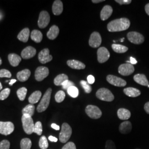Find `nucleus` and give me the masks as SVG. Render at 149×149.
<instances>
[{
	"mask_svg": "<svg viewBox=\"0 0 149 149\" xmlns=\"http://www.w3.org/2000/svg\"><path fill=\"white\" fill-rule=\"evenodd\" d=\"M74 86V84L73 82L69 81V80H67L63 83V84L62 85V87L64 90H68L70 87H71V86Z\"/></svg>",
	"mask_w": 149,
	"mask_h": 149,
	"instance_id": "43",
	"label": "nucleus"
},
{
	"mask_svg": "<svg viewBox=\"0 0 149 149\" xmlns=\"http://www.w3.org/2000/svg\"><path fill=\"white\" fill-rule=\"evenodd\" d=\"M14 129V124L11 122H0V134L8 135L12 133Z\"/></svg>",
	"mask_w": 149,
	"mask_h": 149,
	"instance_id": "8",
	"label": "nucleus"
},
{
	"mask_svg": "<svg viewBox=\"0 0 149 149\" xmlns=\"http://www.w3.org/2000/svg\"><path fill=\"white\" fill-rule=\"evenodd\" d=\"M2 63V60H1V58H0V66L1 65V64Z\"/></svg>",
	"mask_w": 149,
	"mask_h": 149,
	"instance_id": "56",
	"label": "nucleus"
},
{
	"mask_svg": "<svg viewBox=\"0 0 149 149\" xmlns=\"http://www.w3.org/2000/svg\"><path fill=\"white\" fill-rule=\"evenodd\" d=\"M144 109H145V112H146L148 114H149V102L145 104Z\"/></svg>",
	"mask_w": 149,
	"mask_h": 149,
	"instance_id": "48",
	"label": "nucleus"
},
{
	"mask_svg": "<svg viewBox=\"0 0 149 149\" xmlns=\"http://www.w3.org/2000/svg\"><path fill=\"white\" fill-rule=\"evenodd\" d=\"M130 26V22L127 18H121L110 22L107 25L109 32H117L128 29Z\"/></svg>",
	"mask_w": 149,
	"mask_h": 149,
	"instance_id": "1",
	"label": "nucleus"
},
{
	"mask_svg": "<svg viewBox=\"0 0 149 149\" xmlns=\"http://www.w3.org/2000/svg\"><path fill=\"white\" fill-rule=\"evenodd\" d=\"M113 13V8L111 6L106 5L103 7L101 11V19L102 21H105L108 19Z\"/></svg>",
	"mask_w": 149,
	"mask_h": 149,
	"instance_id": "17",
	"label": "nucleus"
},
{
	"mask_svg": "<svg viewBox=\"0 0 149 149\" xmlns=\"http://www.w3.org/2000/svg\"><path fill=\"white\" fill-rule=\"evenodd\" d=\"M1 13H0V18H1Z\"/></svg>",
	"mask_w": 149,
	"mask_h": 149,
	"instance_id": "58",
	"label": "nucleus"
},
{
	"mask_svg": "<svg viewBox=\"0 0 149 149\" xmlns=\"http://www.w3.org/2000/svg\"><path fill=\"white\" fill-rule=\"evenodd\" d=\"M145 12L147 13V15L149 16V3L146 5L145 7Z\"/></svg>",
	"mask_w": 149,
	"mask_h": 149,
	"instance_id": "52",
	"label": "nucleus"
},
{
	"mask_svg": "<svg viewBox=\"0 0 149 149\" xmlns=\"http://www.w3.org/2000/svg\"><path fill=\"white\" fill-rule=\"evenodd\" d=\"M130 64H132V65H134V64H137V61L133 57H130Z\"/></svg>",
	"mask_w": 149,
	"mask_h": 149,
	"instance_id": "49",
	"label": "nucleus"
},
{
	"mask_svg": "<svg viewBox=\"0 0 149 149\" xmlns=\"http://www.w3.org/2000/svg\"><path fill=\"white\" fill-rule=\"evenodd\" d=\"M52 11L54 15L55 16L61 15L63 11V2L60 0L55 1L52 6Z\"/></svg>",
	"mask_w": 149,
	"mask_h": 149,
	"instance_id": "18",
	"label": "nucleus"
},
{
	"mask_svg": "<svg viewBox=\"0 0 149 149\" xmlns=\"http://www.w3.org/2000/svg\"><path fill=\"white\" fill-rule=\"evenodd\" d=\"M65 98V93L63 91H59L56 93L55 96V101L58 103L62 102L64 101Z\"/></svg>",
	"mask_w": 149,
	"mask_h": 149,
	"instance_id": "38",
	"label": "nucleus"
},
{
	"mask_svg": "<svg viewBox=\"0 0 149 149\" xmlns=\"http://www.w3.org/2000/svg\"><path fill=\"white\" fill-rule=\"evenodd\" d=\"M95 81V77H94L93 76H92V75L88 76V77H87V82H88V84L90 85L93 84Z\"/></svg>",
	"mask_w": 149,
	"mask_h": 149,
	"instance_id": "47",
	"label": "nucleus"
},
{
	"mask_svg": "<svg viewBox=\"0 0 149 149\" xmlns=\"http://www.w3.org/2000/svg\"><path fill=\"white\" fill-rule=\"evenodd\" d=\"M50 51L48 48L42 50L38 54V59L42 64H46L52 60L53 56L50 55Z\"/></svg>",
	"mask_w": 149,
	"mask_h": 149,
	"instance_id": "15",
	"label": "nucleus"
},
{
	"mask_svg": "<svg viewBox=\"0 0 149 149\" xmlns=\"http://www.w3.org/2000/svg\"><path fill=\"white\" fill-rule=\"evenodd\" d=\"M49 74V70L48 68L39 66L35 71V78L37 81H42L45 79Z\"/></svg>",
	"mask_w": 149,
	"mask_h": 149,
	"instance_id": "12",
	"label": "nucleus"
},
{
	"mask_svg": "<svg viewBox=\"0 0 149 149\" xmlns=\"http://www.w3.org/2000/svg\"><path fill=\"white\" fill-rule=\"evenodd\" d=\"M110 58V53L108 49L101 47L97 50V60L100 63H104Z\"/></svg>",
	"mask_w": 149,
	"mask_h": 149,
	"instance_id": "13",
	"label": "nucleus"
},
{
	"mask_svg": "<svg viewBox=\"0 0 149 149\" xmlns=\"http://www.w3.org/2000/svg\"><path fill=\"white\" fill-rule=\"evenodd\" d=\"M105 149H116L114 143L111 140H107L106 144Z\"/></svg>",
	"mask_w": 149,
	"mask_h": 149,
	"instance_id": "44",
	"label": "nucleus"
},
{
	"mask_svg": "<svg viewBox=\"0 0 149 149\" xmlns=\"http://www.w3.org/2000/svg\"><path fill=\"white\" fill-rule=\"evenodd\" d=\"M52 128H53L54 129H55V130H60V127H59V125H56V124H52Z\"/></svg>",
	"mask_w": 149,
	"mask_h": 149,
	"instance_id": "51",
	"label": "nucleus"
},
{
	"mask_svg": "<svg viewBox=\"0 0 149 149\" xmlns=\"http://www.w3.org/2000/svg\"><path fill=\"white\" fill-rule=\"evenodd\" d=\"M61 149H76V145L73 142H69L65 144Z\"/></svg>",
	"mask_w": 149,
	"mask_h": 149,
	"instance_id": "45",
	"label": "nucleus"
},
{
	"mask_svg": "<svg viewBox=\"0 0 149 149\" xmlns=\"http://www.w3.org/2000/svg\"><path fill=\"white\" fill-rule=\"evenodd\" d=\"M134 67L131 64H123L120 65L118 68V72L123 76H129L134 72Z\"/></svg>",
	"mask_w": 149,
	"mask_h": 149,
	"instance_id": "14",
	"label": "nucleus"
},
{
	"mask_svg": "<svg viewBox=\"0 0 149 149\" xmlns=\"http://www.w3.org/2000/svg\"><path fill=\"white\" fill-rule=\"evenodd\" d=\"M124 38H123L122 39H120V41H121V42H123V41H124Z\"/></svg>",
	"mask_w": 149,
	"mask_h": 149,
	"instance_id": "57",
	"label": "nucleus"
},
{
	"mask_svg": "<svg viewBox=\"0 0 149 149\" xmlns=\"http://www.w3.org/2000/svg\"><path fill=\"white\" fill-rule=\"evenodd\" d=\"M106 79L110 84L117 87H124L127 85V82L125 80L114 75L109 74L107 76Z\"/></svg>",
	"mask_w": 149,
	"mask_h": 149,
	"instance_id": "11",
	"label": "nucleus"
},
{
	"mask_svg": "<svg viewBox=\"0 0 149 149\" xmlns=\"http://www.w3.org/2000/svg\"><path fill=\"white\" fill-rule=\"evenodd\" d=\"M34 133L37 134L38 135H41L43 133L42 124L40 122H37L34 124Z\"/></svg>",
	"mask_w": 149,
	"mask_h": 149,
	"instance_id": "37",
	"label": "nucleus"
},
{
	"mask_svg": "<svg viewBox=\"0 0 149 149\" xmlns=\"http://www.w3.org/2000/svg\"><path fill=\"white\" fill-rule=\"evenodd\" d=\"M85 112L89 117L94 119L100 118L102 115L100 109L98 107L93 105H88L86 107Z\"/></svg>",
	"mask_w": 149,
	"mask_h": 149,
	"instance_id": "6",
	"label": "nucleus"
},
{
	"mask_svg": "<svg viewBox=\"0 0 149 149\" xmlns=\"http://www.w3.org/2000/svg\"><path fill=\"white\" fill-rule=\"evenodd\" d=\"M129 41L135 44H141L145 40L144 37L140 33L136 32H130L127 34Z\"/></svg>",
	"mask_w": 149,
	"mask_h": 149,
	"instance_id": "7",
	"label": "nucleus"
},
{
	"mask_svg": "<svg viewBox=\"0 0 149 149\" xmlns=\"http://www.w3.org/2000/svg\"><path fill=\"white\" fill-rule=\"evenodd\" d=\"M67 64L70 68L73 69H84L86 68L85 64L76 60H69L67 61Z\"/></svg>",
	"mask_w": 149,
	"mask_h": 149,
	"instance_id": "19",
	"label": "nucleus"
},
{
	"mask_svg": "<svg viewBox=\"0 0 149 149\" xmlns=\"http://www.w3.org/2000/svg\"><path fill=\"white\" fill-rule=\"evenodd\" d=\"M29 35H30L29 29L28 28H26L19 32V33L17 36V38L22 42L26 43L28 40Z\"/></svg>",
	"mask_w": 149,
	"mask_h": 149,
	"instance_id": "24",
	"label": "nucleus"
},
{
	"mask_svg": "<svg viewBox=\"0 0 149 149\" xmlns=\"http://www.w3.org/2000/svg\"><path fill=\"white\" fill-rule=\"evenodd\" d=\"M49 140L52 142H57L58 141V139L54 136H49Z\"/></svg>",
	"mask_w": 149,
	"mask_h": 149,
	"instance_id": "50",
	"label": "nucleus"
},
{
	"mask_svg": "<svg viewBox=\"0 0 149 149\" xmlns=\"http://www.w3.org/2000/svg\"><path fill=\"white\" fill-rule=\"evenodd\" d=\"M117 115L118 118L123 120H128L131 116L130 112L125 108H120L118 110Z\"/></svg>",
	"mask_w": 149,
	"mask_h": 149,
	"instance_id": "27",
	"label": "nucleus"
},
{
	"mask_svg": "<svg viewBox=\"0 0 149 149\" xmlns=\"http://www.w3.org/2000/svg\"><path fill=\"white\" fill-rule=\"evenodd\" d=\"M112 48L114 52L117 53H124L128 50V48L120 44H112Z\"/></svg>",
	"mask_w": 149,
	"mask_h": 149,
	"instance_id": "31",
	"label": "nucleus"
},
{
	"mask_svg": "<svg viewBox=\"0 0 149 149\" xmlns=\"http://www.w3.org/2000/svg\"><path fill=\"white\" fill-rule=\"evenodd\" d=\"M96 97L103 101L112 102L114 99V96L111 91L106 88H101L96 92Z\"/></svg>",
	"mask_w": 149,
	"mask_h": 149,
	"instance_id": "5",
	"label": "nucleus"
},
{
	"mask_svg": "<svg viewBox=\"0 0 149 149\" xmlns=\"http://www.w3.org/2000/svg\"><path fill=\"white\" fill-rule=\"evenodd\" d=\"M134 80L140 85L148 86H149V81L146 76L144 74H136L134 76Z\"/></svg>",
	"mask_w": 149,
	"mask_h": 149,
	"instance_id": "21",
	"label": "nucleus"
},
{
	"mask_svg": "<svg viewBox=\"0 0 149 149\" xmlns=\"http://www.w3.org/2000/svg\"><path fill=\"white\" fill-rule=\"evenodd\" d=\"M119 132L123 134L130 133L132 129V123L129 121L122 123L119 125Z\"/></svg>",
	"mask_w": 149,
	"mask_h": 149,
	"instance_id": "20",
	"label": "nucleus"
},
{
	"mask_svg": "<svg viewBox=\"0 0 149 149\" xmlns=\"http://www.w3.org/2000/svg\"><path fill=\"white\" fill-rule=\"evenodd\" d=\"M148 87H149V86H148Z\"/></svg>",
	"mask_w": 149,
	"mask_h": 149,
	"instance_id": "60",
	"label": "nucleus"
},
{
	"mask_svg": "<svg viewBox=\"0 0 149 149\" xmlns=\"http://www.w3.org/2000/svg\"><path fill=\"white\" fill-rule=\"evenodd\" d=\"M72 135V129L69 125L64 123L61 127V130L59 134V140L61 143H66L69 140Z\"/></svg>",
	"mask_w": 149,
	"mask_h": 149,
	"instance_id": "4",
	"label": "nucleus"
},
{
	"mask_svg": "<svg viewBox=\"0 0 149 149\" xmlns=\"http://www.w3.org/2000/svg\"><path fill=\"white\" fill-rule=\"evenodd\" d=\"M31 37L36 43H40L43 39V34L38 30H33L31 33Z\"/></svg>",
	"mask_w": 149,
	"mask_h": 149,
	"instance_id": "29",
	"label": "nucleus"
},
{
	"mask_svg": "<svg viewBox=\"0 0 149 149\" xmlns=\"http://www.w3.org/2000/svg\"><path fill=\"white\" fill-rule=\"evenodd\" d=\"M59 33V27L54 25L50 27L49 31L47 33V37L50 40H54L58 36Z\"/></svg>",
	"mask_w": 149,
	"mask_h": 149,
	"instance_id": "26",
	"label": "nucleus"
},
{
	"mask_svg": "<svg viewBox=\"0 0 149 149\" xmlns=\"http://www.w3.org/2000/svg\"><path fill=\"white\" fill-rule=\"evenodd\" d=\"M37 53L36 49L29 46L24 48L21 52L22 58L23 59H29L34 57Z\"/></svg>",
	"mask_w": 149,
	"mask_h": 149,
	"instance_id": "16",
	"label": "nucleus"
},
{
	"mask_svg": "<svg viewBox=\"0 0 149 149\" xmlns=\"http://www.w3.org/2000/svg\"></svg>",
	"mask_w": 149,
	"mask_h": 149,
	"instance_id": "59",
	"label": "nucleus"
},
{
	"mask_svg": "<svg viewBox=\"0 0 149 149\" xmlns=\"http://www.w3.org/2000/svg\"><path fill=\"white\" fill-rule=\"evenodd\" d=\"M52 92V89L51 88H48L47 91H46V92L43 96V98H42L37 108L38 112L42 113L45 111L48 108L50 101Z\"/></svg>",
	"mask_w": 149,
	"mask_h": 149,
	"instance_id": "3",
	"label": "nucleus"
},
{
	"mask_svg": "<svg viewBox=\"0 0 149 149\" xmlns=\"http://www.w3.org/2000/svg\"><path fill=\"white\" fill-rule=\"evenodd\" d=\"M10 143L7 140H3L0 142V149H10Z\"/></svg>",
	"mask_w": 149,
	"mask_h": 149,
	"instance_id": "42",
	"label": "nucleus"
},
{
	"mask_svg": "<svg viewBox=\"0 0 149 149\" xmlns=\"http://www.w3.org/2000/svg\"><path fill=\"white\" fill-rule=\"evenodd\" d=\"M22 122L24 131L27 134H32L34 133V124L32 117L23 114L22 117Z\"/></svg>",
	"mask_w": 149,
	"mask_h": 149,
	"instance_id": "2",
	"label": "nucleus"
},
{
	"mask_svg": "<svg viewBox=\"0 0 149 149\" xmlns=\"http://www.w3.org/2000/svg\"><path fill=\"white\" fill-rule=\"evenodd\" d=\"M16 82V80H15V79L11 80V81H10V83H9V84H10V85L12 86L13 84H15Z\"/></svg>",
	"mask_w": 149,
	"mask_h": 149,
	"instance_id": "54",
	"label": "nucleus"
},
{
	"mask_svg": "<svg viewBox=\"0 0 149 149\" xmlns=\"http://www.w3.org/2000/svg\"><path fill=\"white\" fill-rule=\"evenodd\" d=\"M67 91H68V94L72 98H76L77 97V96H79V90L74 86H71Z\"/></svg>",
	"mask_w": 149,
	"mask_h": 149,
	"instance_id": "35",
	"label": "nucleus"
},
{
	"mask_svg": "<svg viewBox=\"0 0 149 149\" xmlns=\"http://www.w3.org/2000/svg\"><path fill=\"white\" fill-rule=\"evenodd\" d=\"M21 149H31L32 141L29 138H24L21 141Z\"/></svg>",
	"mask_w": 149,
	"mask_h": 149,
	"instance_id": "33",
	"label": "nucleus"
},
{
	"mask_svg": "<svg viewBox=\"0 0 149 149\" xmlns=\"http://www.w3.org/2000/svg\"><path fill=\"white\" fill-rule=\"evenodd\" d=\"M12 76L11 72L7 70H0V78L7 77L10 78Z\"/></svg>",
	"mask_w": 149,
	"mask_h": 149,
	"instance_id": "41",
	"label": "nucleus"
},
{
	"mask_svg": "<svg viewBox=\"0 0 149 149\" xmlns=\"http://www.w3.org/2000/svg\"><path fill=\"white\" fill-rule=\"evenodd\" d=\"M80 84L84 89L86 93H90L92 91V87L90 85L88 84V82L82 80L80 81Z\"/></svg>",
	"mask_w": 149,
	"mask_h": 149,
	"instance_id": "39",
	"label": "nucleus"
},
{
	"mask_svg": "<svg viewBox=\"0 0 149 149\" xmlns=\"http://www.w3.org/2000/svg\"><path fill=\"white\" fill-rule=\"evenodd\" d=\"M27 89L26 87H22L17 91V95L20 101H23L24 100L27 95Z\"/></svg>",
	"mask_w": 149,
	"mask_h": 149,
	"instance_id": "34",
	"label": "nucleus"
},
{
	"mask_svg": "<svg viewBox=\"0 0 149 149\" xmlns=\"http://www.w3.org/2000/svg\"><path fill=\"white\" fill-rule=\"evenodd\" d=\"M34 111H35V106L33 104H28L23 109L22 113H23V115L26 114L32 117L34 113Z\"/></svg>",
	"mask_w": 149,
	"mask_h": 149,
	"instance_id": "32",
	"label": "nucleus"
},
{
	"mask_svg": "<svg viewBox=\"0 0 149 149\" xmlns=\"http://www.w3.org/2000/svg\"><path fill=\"white\" fill-rule=\"evenodd\" d=\"M102 43V38L98 32H93L91 35L89 39V45L92 48H98L101 45Z\"/></svg>",
	"mask_w": 149,
	"mask_h": 149,
	"instance_id": "10",
	"label": "nucleus"
},
{
	"mask_svg": "<svg viewBox=\"0 0 149 149\" xmlns=\"http://www.w3.org/2000/svg\"><path fill=\"white\" fill-rule=\"evenodd\" d=\"M104 0H92V2L93 3H100V2H104Z\"/></svg>",
	"mask_w": 149,
	"mask_h": 149,
	"instance_id": "53",
	"label": "nucleus"
},
{
	"mask_svg": "<svg viewBox=\"0 0 149 149\" xmlns=\"http://www.w3.org/2000/svg\"><path fill=\"white\" fill-rule=\"evenodd\" d=\"M50 17L47 11H43L40 13L38 21V27L40 28H45L48 26L50 22Z\"/></svg>",
	"mask_w": 149,
	"mask_h": 149,
	"instance_id": "9",
	"label": "nucleus"
},
{
	"mask_svg": "<svg viewBox=\"0 0 149 149\" xmlns=\"http://www.w3.org/2000/svg\"><path fill=\"white\" fill-rule=\"evenodd\" d=\"M42 97V92L39 91H36L34 92L28 98V101L30 104H36L39 101Z\"/></svg>",
	"mask_w": 149,
	"mask_h": 149,
	"instance_id": "28",
	"label": "nucleus"
},
{
	"mask_svg": "<svg viewBox=\"0 0 149 149\" xmlns=\"http://www.w3.org/2000/svg\"><path fill=\"white\" fill-rule=\"evenodd\" d=\"M39 147L40 148V149H47L48 148V146H49L48 140L45 136H41V138L39 140Z\"/></svg>",
	"mask_w": 149,
	"mask_h": 149,
	"instance_id": "36",
	"label": "nucleus"
},
{
	"mask_svg": "<svg viewBox=\"0 0 149 149\" xmlns=\"http://www.w3.org/2000/svg\"><path fill=\"white\" fill-rule=\"evenodd\" d=\"M116 2L118 3L119 4L122 5H129L131 3L132 1L131 0H116Z\"/></svg>",
	"mask_w": 149,
	"mask_h": 149,
	"instance_id": "46",
	"label": "nucleus"
},
{
	"mask_svg": "<svg viewBox=\"0 0 149 149\" xmlns=\"http://www.w3.org/2000/svg\"><path fill=\"white\" fill-rule=\"evenodd\" d=\"M10 89L8 88H7L2 91L0 93V100L3 101L6 100L10 95Z\"/></svg>",
	"mask_w": 149,
	"mask_h": 149,
	"instance_id": "40",
	"label": "nucleus"
},
{
	"mask_svg": "<svg viewBox=\"0 0 149 149\" xmlns=\"http://www.w3.org/2000/svg\"><path fill=\"white\" fill-rule=\"evenodd\" d=\"M31 74V71L28 69H24L18 72L17 74V79L21 82H25L28 80Z\"/></svg>",
	"mask_w": 149,
	"mask_h": 149,
	"instance_id": "22",
	"label": "nucleus"
},
{
	"mask_svg": "<svg viewBox=\"0 0 149 149\" xmlns=\"http://www.w3.org/2000/svg\"><path fill=\"white\" fill-rule=\"evenodd\" d=\"M8 59L11 65L13 67L18 66L21 61V58L16 54H10L8 56Z\"/></svg>",
	"mask_w": 149,
	"mask_h": 149,
	"instance_id": "23",
	"label": "nucleus"
},
{
	"mask_svg": "<svg viewBox=\"0 0 149 149\" xmlns=\"http://www.w3.org/2000/svg\"><path fill=\"white\" fill-rule=\"evenodd\" d=\"M2 85L1 83L0 82V90H2Z\"/></svg>",
	"mask_w": 149,
	"mask_h": 149,
	"instance_id": "55",
	"label": "nucleus"
},
{
	"mask_svg": "<svg viewBox=\"0 0 149 149\" xmlns=\"http://www.w3.org/2000/svg\"><path fill=\"white\" fill-rule=\"evenodd\" d=\"M69 80V77L66 74H62L58 75L54 80V83L56 86H62L65 81Z\"/></svg>",
	"mask_w": 149,
	"mask_h": 149,
	"instance_id": "30",
	"label": "nucleus"
},
{
	"mask_svg": "<svg viewBox=\"0 0 149 149\" xmlns=\"http://www.w3.org/2000/svg\"><path fill=\"white\" fill-rule=\"evenodd\" d=\"M123 92L127 96L130 97H136L141 95L140 91L133 87H128L124 88Z\"/></svg>",
	"mask_w": 149,
	"mask_h": 149,
	"instance_id": "25",
	"label": "nucleus"
}]
</instances>
